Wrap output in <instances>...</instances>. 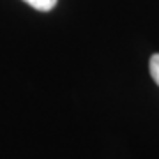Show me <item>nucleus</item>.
<instances>
[{"label":"nucleus","mask_w":159,"mask_h":159,"mask_svg":"<svg viewBox=\"0 0 159 159\" xmlns=\"http://www.w3.org/2000/svg\"><path fill=\"white\" fill-rule=\"evenodd\" d=\"M23 2H27L30 7H34L35 11L48 12V11H51L53 7L57 6L58 0H23Z\"/></svg>","instance_id":"f257e3e1"},{"label":"nucleus","mask_w":159,"mask_h":159,"mask_svg":"<svg viewBox=\"0 0 159 159\" xmlns=\"http://www.w3.org/2000/svg\"><path fill=\"white\" fill-rule=\"evenodd\" d=\"M148 67H150V76H152V80L159 85V53L152 55V58H150V64H148Z\"/></svg>","instance_id":"f03ea898"}]
</instances>
